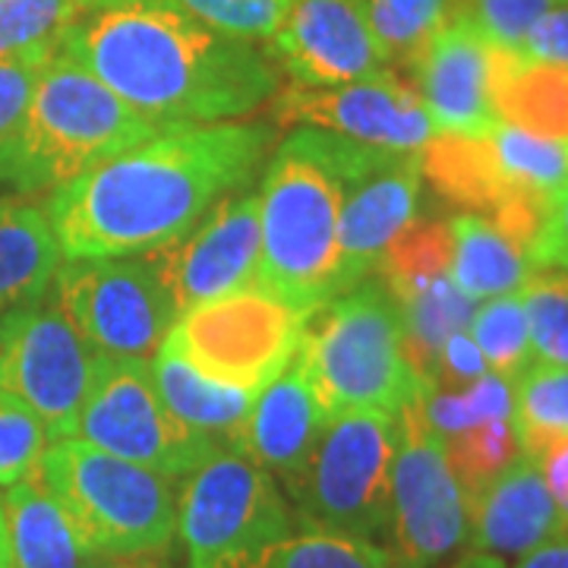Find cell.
Returning a JSON list of instances; mask_svg holds the SVG:
<instances>
[{"instance_id":"30bf717a","label":"cell","mask_w":568,"mask_h":568,"mask_svg":"<svg viewBox=\"0 0 568 568\" xmlns=\"http://www.w3.org/2000/svg\"><path fill=\"white\" fill-rule=\"evenodd\" d=\"M73 436L114 458L159 470L168 480H183L219 448H227L164 405L149 361L104 354H95Z\"/></svg>"},{"instance_id":"d4e9b609","label":"cell","mask_w":568,"mask_h":568,"mask_svg":"<svg viewBox=\"0 0 568 568\" xmlns=\"http://www.w3.org/2000/svg\"><path fill=\"white\" fill-rule=\"evenodd\" d=\"M448 227H452L448 275L474 304L515 294L525 284L530 275L528 256L489 219L462 212L448 222Z\"/></svg>"},{"instance_id":"ac0fdd59","label":"cell","mask_w":568,"mask_h":568,"mask_svg":"<svg viewBox=\"0 0 568 568\" xmlns=\"http://www.w3.org/2000/svg\"><path fill=\"white\" fill-rule=\"evenodd\" d=\"M489 67L493 41L462 13L433 36L410 82L436 130L489 133L499 123L489 102Z\"/></svg>"},{"instance_id":"83f0119b","label":"cell","mask_w":568,"mask_h":568,"mask_svg":"<svg viewBox=\"0 0 568 568\" xmlns=\"http://www.w3.org/2000/svg\"><path fill=\"white\" fill-rule=\"evenodd\" d=\"M398 310H402V325H405L407 364L433 388L439 347L446 345L448 335L470 325L477 304L455 287L452 275H446L424 291L410 294L398 304Z\"/></svg>"},{"instance_id":"f6af8a7d","label":"cell","mask_w":568,"mask_h":568,"mask_svg":"<svg viewBox=\"0 0 568 568\" xmlns=\"http://www.w3.org/2000/svg\"><path fill=\"white\" fill-rule=\"evenodd\" d=\"M89 568H168L155 559V552H140V556H95Z\"/></svg>"},{"instance_id":"74e56055","label":"cell","mask_w":568,"mask_h":568,"mask_svg":"<svg viewBox=\"0 0 568 568\" xmlns=\"http://www.w3.org/2000/svg\"><path fill=\"white\" fill-rule=\"evenodd\" d=\"M48 446L51 436L36 410L0 392V487H13L29 477Z\"/></svg>"},{"instance_id":"5b68a950","label":"cell","mask_w":568,"mask_h":568,"mask_svg":"<svg viewBox=\"0 0 568 568\" xmlns=\"http://www.w3.org/2000/svg\"><path fill=\"white\" fill-rule=\"evenodd\" d=\"M297 361L325 420L345 410L398 414L429 392L407 364L402 310L369 278L306 316Z\"/></svg>"},{"instance_id":"3957f363","label":"cell","mask_w":568,"mask_h":568,"mask_svg":"<svg viewBox=\"0 0 568 568\" xmlns=\"http://www.w3.org/2000/svg\"><path fill=\"white\" fill-rule=\"evenodd\" d=\"M155 133H162L155 123L118 99L85 67L54 51L22 121L0 140V190L7 196L54 193Z\"/></svg>"},{"instance_id":"4316f807","label":"cell","mask_w":568,"mask_h":568,"mask_svg":"<svg viewBox=\"0 0 568 568\" xmlns=\"http://www.w3.org/2000/svg\"><path fill=\"white\" fill-rule=\"evenodd\" d=\"M462 0H364L366 22L388 70L410 80L426 44L455 20Z\"/></svg>"},{"instance_id":"44dd1931","label":"cell","mask_w":568,"mask_h":568,"mask_svg":"<svg viewBox=\"0 0 568 568\" xmlns=\"http://www.w3.org/2000/svg\"><path fill=\"white\" fill-rule=\"evenodd\" d=\"M420 174L452 205L489 219L515 193H534L511 183L489 133H446L436 130L417 149Z\"/></svg>"},{"instance_id":"603a6c76","label":"cell","mask_w":568,"mask_h":568,"mask_svg":"<svg viewBox=\"0 0 568 568\" xmlns=\"http://www.w3.org/2000/svg\"><path fill=\"white\" fill-rule=\"evenodd\" d=\"M0 515L13 568H89L95 559L36 470L7 487Z\"/></svg>"},{"instance_id":"f1b7e54d","label":"cell","mask_w":568,"mask_h":568,"mask_svg":"<svg viewBox=\"0 0 568 568\" xmlns=\"http://www.w3.org/2000/svg\"><path fill=\"white\" fill-rule=\"evenodd\" d=\"M452 265V227L439 219H410V222L388 241L386 253L373 275L395 297V304L410 294L424 291L433 282L446 278Z\"/></svg>"},{"instance_id":"6da1fadb","label":"cell","mask_w":568,"mask_h":568,"mask_svg":"<svg viewBox=\"0 0 568 568\" xmlns=\"http://www.w3.org/2000/svg\"><path fill=\"white\" fill-rule=\"evenodd\" d=\"M272 149L263 123L171 126L48 193L67 260H121L171 244L244 190Z\"/></svg>"},{"instance_id":"d6a6232c","label":"cell","mask_w":568,"mask_h":568,"mask_svg":"<svg viewBox=\"0 0 568 568\" xmlns=\"http://www.w3.org/2000/svg\"><path fill=\"white\" fill-rule=\"evenodd\" d=\"M534 364L568 366V272L537 268L518 287Z\"/></svg>"},{"instance_id":"7c38bea8","label":"cell","mask_w":568,"mask_h":568,"mask_svg":"<svg viewBox=\"0 0 568 568\" xmlns=\"http://www.w3.org/2000/svg\"><path fill=\"white\" fill-rule=\"evenodd\" d=\"M320 140L345 181L335 268V294H345L373 278L388 241L417 215L424 174L417 152L376 149L325 130H320Z\"/></svg>"},{"instance_id":"ba28073f","label":"cell","mask_w":568,"mask_h":568,"mask_svg":"<svg viewBox=\"0 0 568 568\" xmlns=\"http://www.w3.org/2000/svg\"><path fill=\"white\" fill-rule=\"evenodd\" d=\"M398 420L383 410H345L325 424L291 493L304 530L376 540L388 528Z\"/></svg>"},{"instance_id":"52a82bcc","label":"cell","mask_w":568,"mask_h":568,"mask_svg":"<svg viewBox=\"0 0 568 568\" xmlns=\"http://www.w3.org/2000/svg\"><path fill=\"white\" fill-rule=\"evenodd\" d=\"M291 528L278 480L234 448H219L183 477L178 534L190 568H256Z\"/></svg>"},{"instance_id":"e575fe53","label":"cell","mask_w":568,"mask_h":568,"mask_svg":"<svg viewBox=\"0 0 568 568\" xmlns=\"http://www.w3.org/2000/svg\"><path fill=\"white\" fill-rule=\"evenodd\" d=\"M489 140L511 183L521 190L556 196L568 183V142L540 140L503 121L489 130Z\"/></svg>"},{"instance_id":"bcb514c9","label":"cell","mask_w":568,"mask_h":568,"mask_svg":"<svg viewBox=\"0 0 568 568\" xmlns=\"http://www.w3.org/2000/svg\"><path fill=\"white\" fill-rule=\"evenodd\" d=\"M448 568H506V562H503V556H493V552H480V549H474V552L462 556L455 566H448Z\"/></svg>"},{"instance_id":"8992f818","label":"cell","mask_w":568,"mask_h":568,"mask_svg":"<svg viewBox=\"0 0 568 568\" xmlns=\"http://www.w3.org/2000/svg\"><path fill=\"white\" fill-rule=\"evenodd\" d=\"M92 556L162 552L178 534L174 480L77 436L54 439L36 467Z\"/></svg>"},{"instance_id":"d590c367","label":"cell","mask_w":568,"mask_h":568,"mask_svg":"<svg viewBox=\"0 0 568 568\" xmlns=\"http://www.w3.org/2000/svg\"><path fill=\"white\" fill-rule=\"evenodd\" d=\"M102 0H0V58L58 44L63 29Z\"/></svg>"},{"instance_id":"5bb4252c","label":"cell","mask_w":568,"mask_h":568,"mask_svg":"<svg viewBox=\"0 0 568 568\" xmlns=\"http://www.w3.org/2000/svg\"><path fill=\"white\" fill-rule=\"evenodd\" d=\"M92 364V347L58 301L41 297L0 316V392L36 410L51 443L73 436Z\"/></svg>"},{"instance_id":"f35d334b","label":"cell","mask_w":568,"mask_h":568,"mask_svg":"<svg viewBox=\"0 0 568 568\" xmlns=\"http://www.w3.org/2000/svg\"><path fill=\"white\" fill-rule=\"evenodd\" d=\"M566 0H462V17L474 22L493 44L521 48L528 32Z\"/></svg>"},{"instance_id":"9c48e42d","label":"cell","mask_w":568,"mask_h":568,"mask_svg":"<svg viewBox=\"0 0 568 568\" xmlns=\"http://www.w3.org/2000/svg\"><path fill=\"white\" fill-rule=\"evenodd\" d=\"M306 313L260 284L237 287L181 313L159 351L174 354L205 379L263 392L301 351Z\"/></svg>"},{"instance_id":"4fadbf2b","label":"cell","mask_w":568,"mask_h":568,"mask_svg":"<svg viewBox=\"0 0 568 568\" xmlns=\"http://www.w3.org/2000/svg\"><path fill=\"white\" fill-rule=\"evenodd\" d=\"M54 284V301L92 354L152 361L178 320L145 260H67Z\"/></svg>"},{"instance_id":"836d02e7","label":"cell","mask_w":568,"mask_h":568,"mask_svg":"<svg viewBox=\"0 0 568 568\" xmlns=\"http://www.w3.org/2000/svg\"><path fill=\"white\" fill-rule=\"evenodd\" d=\"M256 568H392V559L376 540L335 530H301L268 549Z\"/></svg>"},{"instance_id":"b9f144b4","label":"cell","mask_w":568,"mask_h":568,"mask_svg":"<svg viewBox=\"0 0 568 568\" xmlns=\"http://www.w3.org/2000/svg\"><path fill=\"white\" fill-rule=\"evenodd\" d=\"M528 265L568 272V183L552 196L544 231L528 250Z\"/></svg>"},{"instance_id":"e0dca14e","label":"cell","mask_w":568,"mask_h":568,"mask_svg":"<svg viewBox=\"0 0 568 568\" xmlns=\"http://www.w3.org/2000/svg\"><path fill=\"white\" fill-rule=\"evenodd\" d=\"M268 44L284 73L313 89L373 80L388 70L364 0H294Z\"/></svg>"},{"instance_id":"1f68e13d","label":"cell","mask_w":568,"mask_h":568,"mask_svg":"<svg viewBox=\"0 0 568 568\" xmlns=\"http://www.w3.org/2000/svg\"><path fill=\"white\" fill-rule=\"evenodd\" d=\"M470 338L480 347L484 361L493 366V373L506 383H515L534 364L528 320L518 291L477 306L470 316Z\"/></svg>"},{"instance_id":"7a4b0ae2","label":"cell","mask_w":568,"mask_h":568,"mask_svg":"<svg viewBox=\"0 0 568 568\" xmlns=\"http://www.w3.org/2000/svg\"><path fill=\"white\" fill-rule=\"evenodd\" d=\"M58 51L159 130L244 118L278 92L256 44L209 29L174 0H102L63 29Z\"/></svg>"},{"instance_id":"60d3db41","label":"cell","mask_w":568,"mask_h":568,"mask_svg":"<svg viewBox=\"0 0 568 568\" xmlns=\"http://www.w3.org/2000/svg\"><path fill=\"white\" fill-rule=\"evenodd\" d=\"M487 373V361L480 354V347L474 345V338L465 328L448 335L446 345L439 347L436 357V376H433V388H446V392H458L477 383Z\"/></svg>"},{"instance_id":"484cf974","label":"cell","mask_w":568,"mask_h":568,"mask_svg":"<svg viewBox=\"0 0 568 568\" xmlns=\"http://www.w3.org/2000/svg\"><path fill=\"white\" fill-rule=\"evenodd\" d=\"M149 366H152V379L162 392L164 405L171 407L186 426H193L231 448V439L244 424L246 410L256 395L244 392V388L212 383L186 361L164 354V351H159L149 361Z\"/></svg>"},{"instance_id":"2e32d148","label":"cell","mask_w":568,"mask_h":568,"mask_svg":"<svg viewBox=\"0 0 568 568\" xmlns=\"http://www.w3.org/2000/svg\"><path fill=\"white\" fill-rule=\"evenodd\" d=\"M174 313L250 287L260 278V196H224L203 222L171 244L142 253Z\"/></svg>"},{"instance_id":"ab89813d","label":"cell","mask_w":568,"mask_h":568,"mask_svg":"<svg viewBox=\"0 0 568 568\" xmlns=\"http://www.w3.org/2000/svg\"><path fill=\"white\" fill-rule=\"evenodd\" d=\"M58 44H41L13 58H0V140L10 136L32 102L36 82L44 63L54 58Z\"/></svg>"},{"instance_id":"d6986e66","label":"cell","mask_w":568,"mask_h":568,"mask_svg":"<svg viewBox=\"0 0 568 568\" xmlns=\"http://www.w3.org/2000/svg\"><path fill=\"white\" fill-rule=\"evenodd\" d=\"M325 424L328 420L316 405L304 366L294 357L278 379L256 392L244 424L231 439V448L246 455L253 465L265 467L275 480H282L284 493L291 496L304 477L306 462Z\"/></svg>"},{"instance_id":"ee69618b","label":"cell","mask_w":568,"mask_h":568,"mask_svg":"<svg viewBox=\"0 0 568 568\" xmlns=\"http://www.w3.org/2000/svg\"><path fill=\"white\" fill-rule=\"evenodd\" d=\"M537 465H540V474L547 480L552 503L559 506V511H562V518H566L568 525V436L566 439H556L552 446L544 448L537 455Z\"/></svg>"},{"instance_id":"4dcf8cb0","label":"cell","mask_w":568,"mask_h":568,"mask_svg":"<svg viewBox=\"0 0 568 568\" xmlns=\"http://www.w3.org/2000/svg\"><path fill=\"white\" fill-rule=\"evenodd\" d=\"M443 443H446L452 474L462 484L467 503L521 455L515 420H484L448 436Z\"/></svg>"},{"instance_id":"7402d4cb","label":"cell","mask_w":568,"mask_h":568,"mask_svg":"<svg viewBox=\"0 0 568 568\" xmlns=\"http://www.w3.org/2000/svg\"><path fill=\"white\" fill-rule=\"evenodd\" d=\"M489 102L496 121L540 140L568 142V67L534 61L515 48L493 44Z\"/></svg>"},{"instance_id":"8d00e7d4","label":"cell","mask_w":568,"mask_h":568,"mask_svg":"<svg viewBox=\"0 0 568 568\" xmlns=\"http://www.w3.org/2000/svg\"><path fill=\"white\" fill-rule=\"evenodd\" d=\"M209 29L241 41H268L294 0H174Z\"/></svg>"},{"instance_id":"7dc6e473","label":"cell","mask_w":568,"mask_h":568,"mask_svg":"<svg viewBox=\"0 0 568 568\" xmlns=\"http://www.w3.org/2000/svg\"><path fill=\"white\" fill-rule=\"evenodd\" d=\"M0 568L10 566V547H7V530H3V515H0Z\"/></svg>"},{"instance_id":"8fae6325","label":"cell","mask_w":568,"mask_h":568,"mask_svg":"<svg viewBox=\"0 0 568 568\" xmlns=\"http://www.w3.org/2000/svg\"><path fill=\"white\" fill-rule=\"evenodd\" d=\"M424 398L426 392L395 414L398 448L386 528L392 568H433L467 540V499L443 436L426 420Z\"/></svg>"},{"instance_id":"f546056e","label":"cell","mask_w":568,"mask_h":568,"mask_svg":"<svg viewBox=\"0 0 568 568\" xmlns=\"http://www.w3.org/2000/svg\"><path fill=\"white\" fill-rule=\"evenodd\" d=\"M515 429L521 452L537 458L556 439L568 436V366L530 364L515 383Z\"/></svg>"},{"instance_id":"9a60e30c","label":"cell","mask_w":568,"mask_h":568,"mask_svg":"<svg viewBox=\"0 0 568 568\" xmlns=\"http://www.w3.org/2000/svg\"><path fill=\"white\" fill-rule=\"evenodd\" d=\"M268 118L278 126H316L392 152H417L436 133L414 82L395 70L325 89L294 82L268 99Z\"/></svg>"},{"instance_id":"7bdbcfd3","label":"cell","mask_w":568,"mask_h":568,"mask_svg":"<svg viewBox=\"0 0 568 568\" xmlns=\"http://www.w3.org/2000/svg\"><path fill=\"white\" fill-rule=\"evenodd\" d=\"M515 51H521L525 58H534V61L568 67V0L556 3Z\"/></svg>"},{"instance_id":"277c9868","label":"cell","mask_w":568,"mask_h":568,"mask_svg":"<svg viewBox=\"0 0 568 568\" xmlns=\"http://www.w3.org/2000/svg\"><path fill=\"white\" fill-rule=\"evenodd\" d=\"M342 203L345 181L320 130L297 126L265 164L256 284L306 316L335 297Z\"/></svg>"},{"instance_id":"cb8c5ba5","label":"cell","mask_w":568,"mask_h":568,"mask_svg":"<svg viewBox=\"0 0 568 568\" xmlns=\"http://www.w3.org/2000/svg\"><path fill=\"white\" fill-rule=\"evenodd\" d=\"M61 268V246L44 205L26 196L0 200V316L36 304Z\"/></svg>"},{"instance_id":"ffe728a7","label":"cell","mask_w":568,"mask_h":568,"mask_svg":"<svg viewBox=\"0 0 568 568\" xmlns=\"http://www.w3.org/2000/svg\"><path fill=\"white\" fill-rule=\"evenodd\" d=\"M566 530V518L549 496L537 458L518 455L467 503V534L480 552L525 556Z\"/></svg>"}]
</instances>
